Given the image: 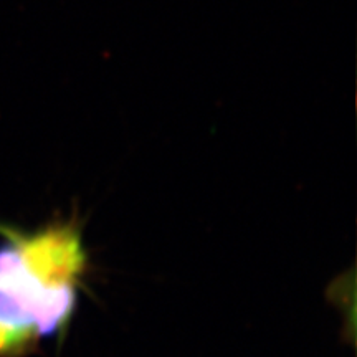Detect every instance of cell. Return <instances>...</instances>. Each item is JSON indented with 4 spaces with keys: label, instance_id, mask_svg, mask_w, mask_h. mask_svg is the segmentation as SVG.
<instances>
[{
    "label": "cell",
    "instance_id": "6da1fadb",
    "mask_svg": "<svg viewBox=\"0 0 357 357\" xmlns=\"http://www.w3.org/2000/svg\"><path fill=\"white\" fill-rule=\"evenodd\" d=\"M83 263L82 240L70 227L12 235L0 247V352L63 328Z\"/></svg>",
    "mask_w": 357,
    "mask_h": 357
}]
</instances>
